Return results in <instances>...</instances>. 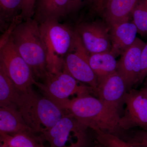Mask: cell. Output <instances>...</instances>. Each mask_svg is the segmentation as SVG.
Returning a JSON list of instances; mask_svg holds the SVG:
<instances>
[{
	"label": "cell",
	"mask_w": 147,
	"mask_h": 147,
	"mask_svg": "<svg viewBox=\"0 0 147 147\" xmlns=\"http://www.w3.org/2000/svg\"><path fill=\"white\" fill-rule=\"evenodd\" d=\"M24 131L33 132L27 126L17 107L0 104V135H13Z\"/></svg>",
	"instance_id": "obj_16"
},
{
	"label": "cell",
	"mask_w": 147,
	"mask_h": 147,
	"mask_svg": "<svg viewBox=\"0 0 147 147\" xmlns=\"http://www.w3.org/2000/svg\"><path fill=\"white\" fill-rule=\"evenodd\" d=\"M95 132L98 141L103 147H142L135 142H125L115 134L99 130H96Z\"/></svg>",
	"instance_id": "obj_22"
},
{
	"label": "cell",
	"mask_w": 147,
	"mask_h": 147,
	"mask_svg": "<svg viewBox=\"0 0 147 147\" xmlns=\"http://www.w3.org/2000/svg\"><path fill=\"white\" fill-rule=\"evenodd\" d=\"M146 44L137 37L134 43L121 55L117 72L125 83L127 90L139 82L141 70V55Z\"/></svg>",
	"instance_id": "obj_11"
},
{
	"label": "cell",
	"mask_w": 147,
	"mask_h": 147,
	"mask_svg": "<svg viewBox=\"0 0 147 147\" xmlns=\"http://www.w3.org/2000/svg\"><path fill=\"white\" fill-rule=\"evenodd\" d=\"M10 25L11 24H7L0 19V32L4 33L8 29Z\"/></svg>",
	"instance_id": "obj_28"
},
{
	"label": "cell",
	"mask_w": 147,
	"mask_h": 147,
	"mask_svg": "<svg viewBox=\"0 0 147 147\" xmlns=\"http://www.w3.org/2000/svg\"><path fill=\"white\" fill-rule=\"evenodd\" d=\"M82 124L94 131L115 134L119 128V114L110 110L98 98L88 94L68 99L62 106Z\"/></svg>",
	"instance_id": "obj_2"
},
{
	"label": "cell",
	"mask_w": 147,
	"mask_h": 147,
	"mask_svg": "<svg viewBox=\"0 0 147 147\" xmlns=\"http://www.w3.org/2000/svg\"><path fill=\"white\" fill-rule=\"evenodd\" d=\"M124 115L120 119L119 126L124 129L134 126L147 127V98L142 91L131 90L126 92Z\"/></svg>",
	"instance_id": "obj_12"
},
{
	"label": "cell",
	"mask_w": 147,
	"mask_h": 147,
	"mask_svg": "<svg viewBox=\"0 0 147 147\" xmlns=\"http://www.w3.org/2000/svg\"><path fill=\"white\" fill-rule=\"evenodd\" d=\"M147 76V43L142 50L141 55V70L139 82H142Z\"/></svg>",
	"instance_id": "obj_24"
},
{
	"label": "cell",
	"mask_w": 147,
	"mask_h": 147,
	"mask_svg": "<svg viewBox=\"0 0 147 147\" xmlns=\"http://www.w3.org/2000/svg\"><path fill=\"white\" fill-rule=\"evenodd\" d=\"M1 143L4 147H46L40 138L36 137L33 132L24 131L13 134H3Z\"/></svg>",
	"instance_id": "obj_18"
},
{
	"label": "cell",
	"mask_w": 147,
	"mask_h": 147,
	"mask_svg": "<svg viewBox=\"0 0 147 147\" xmlns=\"http://www.w3.org/2000/svg\"><path fill=\"white\" fill-rule=\"evenodd\" d=\"M44 84L37 83V86L42 90L45 96L55 102L61 108L68 100V98L74 94L79 96L88 94L93 91L90 86L80 85L79 81L66 71L48 73Z\"/></svg>",
	"instance_id": "obj_7"
},
{
	"label": "cell",
	"mask_w": 147,
	"mask_h": 147,
	"mask_svg": "<svg viewBox=\"0 0 147 147\" xmlns=\"http://www.w3.org/2000/svg\"><path fill=\"white\" fill-rule=\"evenodd\" d=\"M10 34V32L7 30L0 37V48L7 39Z\"/></svg>",
	"instance_id": "obj_27"
},
{
	"label": "cell",
	"mask_w": 147,
	"mask_h": 147,
	"mask_svg": "<svg viewBox=\"0 0 147 147\" xmlns=\"http://www.w3.org/2000/svg\"><path fill=\"white\" fill-rule=\"evenodd\" d=\"M139 0H108L100 13L109 28L129 21L133 9Z\"/></svg>",
	"instance_id": "obj_15"
},
{
	"label": "cell",
	"mask_w": 147,
	"mask_h": 147,
	"mask_svg": "<svg viewBox=\"0 0 147 147\" xmlns=\"http://www.w3.org/2000/svg\"><path fill=\"white\" fill-rule=\"evenodd\" d=\"M138 31L133 22L129 21L115 25L110 28L111 48L110 53L115 57L121 55L137 38Z\"/></svg>",
	"instance_id": "obj_14"
},
{
	"label": "cell",
	"mask_w": 147,
	"mask_h": 147,
	"mask_svg": "<svg viewBox=\"0 0 147 147\" xmlns=\"http://www.w3.org/2000/svg\"><path fill=\"white\" fill-rule=\"evenodd\" d=\"M10 36L16 50L30 67L34 77L45 80L49 73L47 51L39 24L33 18L20 21Z\"/></svg>",
	"instance_id": "obj_1"
},
{
	"label": "cell",
	"mask_w": 147,
	"mask_h": 147,
	"mask_svg": "<svg viewBox=\"0 0 147 147\" xmlns=\"http://www.w3.org/2000/svg\"><path fill=\"white\" fill-rule=\"evenodd\" d=\"M94 1V0H92V1H91V2L90 3L92 2L93 1Z\"/></svg>",
	"instance_id": "obj_32"
},
{
	"label": "cell",
	"mask_w": 147,
	"mask_h": 147,
	"mask_svg": "<svg viewBox=\"0 0 147 147\" xmlns=\"http://www.w3.org/2000/svg\"><path fill=\"white\" fill-rule=\"evenodd\" d=\"M89 1H90V2H91V1H92V0H89Z\"/></svg>",
	"instance_id": "obj_31"
},
{
	"label": "cell",
	"mask_w": 147,
	"mask_h": 147,
	"mask_svg": "<svg viewBox=\"0 0 147 147\" xmlns=\"http://www.w3.org/2000/svg\"><path fill=\"white\" fill-rule=\"evenodd\" d=\"M126 90L123 79L116 72L98 84L96 93L104 105L119 115V106L124 99Z\"/></svg>",
	"instance_id": "obj_13"
},
{
	"label": "cell",
	"mask_w": 147,
	"mask_h": 147,
	"mask_svg": "<svg viewBox=\"0 0 147 147\" xmlns=\"http://www.w3.org/2000/svg\"><path fill=\"white\" fill-rule=\"evenodd\" d=\"M142 147H147V132L139 134L137 141L134 142Z\"/></svg>",
	"instance_id": "obj_26"
},
{
	"label": "cell",
	"mask_w": 147,
	"mask_h": 147,
	"mask_svg": "<svg viewBox=\"0 0 147 147\" xmlns=\"http://www.w3.org/2000/svg\"><path fill=\"white\" fill-rule=\"evenodd\" d=\"M24 0H0V19L10 24L20 16Z\"/></svg>",
	"instance_id": "obj_20"
},
{
	"label": "cell",
	"mask_w": 147,
	"mask_h": 147,
	"mask_svg": "<svg viewBox=\"0 0 147 147\" xmlns=\"http://www.w3.org/2000/svg\"><path fill=\"white\" fill-rule=\"evenodd\" d=\"M1 139V135H0V139Z\"/></svg>",
	"instance_id": "obj_33"
},
{
	"label": "cell",
	"mask_w": 147,
	"mask_h": 147,
	"mask_svg": "<svg viewBox=\"0 0 147 147\" xmlns=\"http://www.w3.org/2000/svg\"><path fill=\"white\" fill-rule=\"evenodd\" d=\"M87 128L69 113L42 131L40 138L48 142L50 147H86Z\"/></svg>",
	"instance_id": "obj_5"
},
{
	"label": "cell",
	"mask_w": 147,
	"mask_h": 147,
	"mask_svg": "<svg viewBox=\"0 0 147 147\" xmlns=\"http://www.w3.org/2000/svg\"><path fill=\"white\" fill-rule=\"evenodd\" d=\"M108 1V0H94L92 3L93 10L95 12L100 13L102 7Z\"/></svg>",
	"instance_id": "obj_25"
},
{
	"label": "cell",
	"mask_w": 147,
	"mask_h": 147,
	"mask_svg": "<svg viewBox=\"0 0 147 147\" xmlns=\"http://www.w3.org/2000/svg\"><path fill=\"white\" fill-rule=\"evenodd\" d=\"M110 53L90 54L91 67L97 78L98 86L104 79L117 72L118 61Z\"/></svg>",
	"instance_id": "obj_17"
},
{
	"label": "cell",
	"mask_w": 147,
	"mask_h": 147,
	"mask_svg": "<svg viewBox=\"0 0 147 147\" xmlns=\"http://www.w3.org/2000/svg\"><path fill=\"white\" fill-rule=\"evenodd\" d=\"M39 27L47 51L48 72L63 71L65 57L73 45L75 29L57 21H45Z\"/></svg>",
	"instance_id": "obj_4"
},
{
	"label": "cell",
	"mask_w": 147,
	"mask_h": 147,
	"mask_svg": "<svg viewBox=\"0 0 147 147\" xmlns=\"http://www.w3.org/2000/svg\"><path fill=\"white\" fill-rule=\"evenodd\" d=\"M16 106L27 126L34 132L53 127L64 115L63 109L46 96L36 94L32 89L19 92Z\"/></svg>",
	"instance_id": "obj_3"
},
{
	"label": "cell",
	"mask_w": 147,
	"mask_h": 147,
	"mask_svg": "<svg viewBox=\"0 0 147 147\" xmlns=\"http://www.w3.org/2000/svg\"><path fill=\"white\" fill-rule=\"evenodd\" d=\"M142 92L144 93V94L146 96V97L147 98V82L146 85L144 88L142 90Z\"/></svg>",
	"instance_id": "obj_29"
},
{
	"label": "cell",
	"mask_w": 147,
	"mask_h": 147,
	"mask_svg": "<svg viewBox=\"0 0 147 147\" xmlns=\"http://www.w3.org/2000/svg\"><path fill=\"white\" fill-rule=\"evenodd\" d=\"M84 4L82 0H36L33 18L40 24L57 21L75 13Z\"/></svg>",
	"instance_id": "obj_10"
},
{
	"label": "cell",
	"mask_w": 147,
	"mask_h": 147,
	"mask_svg": "<svg viewBox=\"0 0 147 147\" xmlns=\"http://www.w3.org/2000/svg\"><path fill=\"white\" fill-rule=\"evenodd\" d=\"M1 140V139H0ZM0 147H4L3 146L2 144L1 143V141H0Z\"/></svg>",
	"instance_id": "obj_30"
},
{
	"label": "cell",
	"mask_w": 147,
	"mask_h": 147,
	"mask_svg": "<svg viewBox=\"0 0 147 147\" xmlns=\"http://www.w3.org/2000/svg\"><path fill=\"white\" fill-rule=\"evenodd\" d=\"M36 0H24L20 16L23 21L32 18L34 14L35 3Z\"/></svg>",
	"instance_id": "obj_23"
},
{
	"label": "cell",
	"mask_w": 147,
	"mask_h": 147,
	"mask_svg": "<svg viewBox=\"0 0 147 147\" xmlns=\"http://www.w3.org/2000/svg\"><path fill=\"white\" fill-rule=\"evenodd\" d=\"M131 15L138 33L147 36V0H139Z\"/></svg>",
	"instance_id": "obj_21"
},
{
	"label": "cell",
	"mask_w": 147,
	"mask_h": 147,
	"mask_svg": "<svg viewBox=\"0 0 147 147\" xmlns=\"http://www.w3.org/2000/svg\"><path fill=\"white\" fill-rule=\"evenodd\" d=\"M89 55L76 31L73 45L65 57L63 70L79 82L88 84L96 93L97 80L90 65Z\"/></svg>",
	"instance_id": "obj_8"
},
{
	"label": "cell",
	"mask_w": 147,
	"mask_h": 147,
	"mask_svg": "<svg viewBox=\"0 0 147 147\" xmlns=\"http://www.w3.org/2000/svg\"><path fill=\"white\" fill-rule=\"evenodd\" d=\"M0 65L19 92L28 90L33 85L37 84L32 69L18 53L10 36L0 48Z\"/></svg>",
	"instance_id": "obj_6"
},
{
	"label": "cell",
	"mask_w": 147,
	"mask_h": 147,
	"mask_svg": "<svg viewBox=\"0 0 147 147\" xmlns=\"http://www.w3.org/2000/svg\"><path fill=\"white\" fill-rule=\"evenodd\" d=\"M89 54L110 53V28L100 21L82 22L75 29Z\"/></svg>",
	"instance_id": "obj_9"
},
{
	"label": "cell",
	"mask_w": 147,
	"mask_h": 147,
	"mask_svg": "<svg viewBox=\"0 0 147 147\" xmlns=\"http://www.w3.org/2000/svg\"><path fill=\"white\" fill-rule=\"evenodd\" d=\"M19 94V92L0 65V104L16 106Z\"/></svg>",
	"instance_id": "obj_19"
}]
</instances>
